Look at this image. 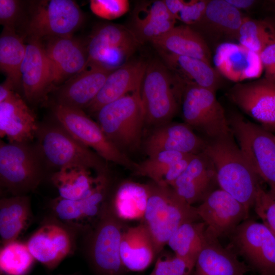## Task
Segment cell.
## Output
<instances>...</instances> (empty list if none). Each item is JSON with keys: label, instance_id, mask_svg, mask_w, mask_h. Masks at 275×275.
<instances>
[{"label": "cell", "instance_id": "obj_1", "mask_svg": "<svg viewBox=\"0 0 275 275\" xmlns=\"http://www.w3.org/2000/svg\"><path fill=\"white\" fill-rule=\"evenodd\" d=\"M204 152L213 164L219 188L250 211L254 206L259 189L262 187L261 180L250 167L232 131L206 140Z\"/></svg>", "mask_w": 275, "mask_h": 275}, {"label": "cell", "instance_id": "obj_2", "mask_svg": "<svg viewBox=\"0 0 275 275\" xmlns=\"http://www.w3.org/2000/svg\"><path fill=\"white\" fill-rule=\"evenodd\" d=\"M148 199L144 222L152 237L157 255L181 225L200 219L197 208L187 203L169 186L147 184Z\"/></svg>", "mask_w": 275, "mask_h": 275}, {"label": "cell", "instance_id": "obj_3", "mask_svg": "<svg viewBox=\"0 0 275 275\" xmlns=\"http://www.w3.org/2000/svg\"><path fill=\"white\" fill-rule=\"evenodd\" d=\"M35 145L45 165L56 168L78 165L107 173L106 161L75 139L57 121L39 124Z\"/></svg>", "mask_w": 275, "mask_h": 275}, {"label": "cell", "instance_id": "obj_4", "mask_svg": "<svg viewBox=\"0 0 275 275\" xmlns=\"http://www.w3.org/2000/svg\"><path fill=\"white\" fill-rule=\"evenodd\" d=\"M96 115L107 138L121 151L127 155L140 148L146 123L141 90L105 105Z\"/></svg>", "mask_w": 275, "mask_h": 275}, {"label": "cell", "instance_id": "obj_5", "mask_svg": "<svg viewBox=\"0 0 275 275\" xmlns=\"http://www.w3.org/2000/svg\"><path fill=\"white\" fill-rule=\"evenodd\" d=\"M184 87L163 63L153 60L147 63L141 88L145 123L156 127L170 123Z\"/></svg>", "mask_w": 275, "mask_h": 275}, {"label": "cell", "instance_id": "obj_6", "mask_svg": "<svg viewBox=\"0 0 275 275\" xmlns=\"http://www.w3.org/2000/svg\"><path fill=\"white\" fill-rule=\"evenodd\" d=\"M45 166L35 145L1 141V187L12 196L34 190L43 178Z\"/></svg>", "mask_w": 275, "mask_h": 275}, {"label": "cell", "instance_id": "obj_7", "mask_svg": "<svg viewBox=\"0 0 275 275\" xmlns=\"http://www.w3.org/2000/svg\"><path fill=\"white\" fill-rule=\"evenodd\" d=\"M229 126L253 170L275 193V135L236 112L227 116Z\"/></svg>", "mask_w": 275, "mask_h": 275}, {"label": "cell", "instance_id": "obj_8", "mask_svg": "<svg viewBox=\"0 0 275 275\" xmlns=\"http://www.w3.org/2000/svg\"><path fill=\"white\" fill-rule=\"evenodd\" d=\"M52 112L56 121L104 160L136 172L138 163L118 149L107 138L98 123L91 119L84 110L54 103Z\"/></svg>", "mask_w": 275, "mask_h": 275}, {"label": "cell", "instance_id": "obj_9", "mask_svg": "<svg viewBox=\"0 0 275 275\" xmlns=\"http://www.w3.org/2000/svg\"><path fill=\"white\" fill-rule=\"evenodd\" d=\"M124 229L111 204L105 202L91 235L88 258L96 275H124L120 255Z\"/></svg>", "mask_w": 275, "mask_h": 275}, {"label": "cell", "instance_id": "obj_10", "mask_svg": "<svg viewBox=\"0 0 275 275\" xmlns=\"http://www.w3.org/2000/svg\"><path fill=\"white\" fill-rule=\"evenodd\" d=\"M181 103L185 123L203 133L206 140L231 132L227 116L215 92L194 84L185 85Z\"/></svg>", "mask_w": 275, "mask_h": 275}, {"label": "cell", "instance_id": "obj_11", "mask_svg": "<svg viewBox=\"0 0 275 275\" xmlns=\"http://www.w3.org/2000/svg\"><path fill=\"white\" fill-rule=\"evenodd\" d=\"M229 248L259 275H275V236L262 223L247 218L229 236Z\"/></svg>", "mask_w": 275, "mask_h": 275}, {"label": "cell", "instance_id": "obj_12", "mask_svg": "<svg viewBox=\"0 0 275 275\" xmlns=\"http://www.w3.org/2000/svg\"><path fill=\"white\" fill-rule=\"evenodd\" d=\"M140 43L133 32L124 26L100 24L93 30L87 46V68L98 64L114 70L128 62Z\"/></svg>", "mask_w": 275, "mask_h": 275}, {"label": "cell", "instance_id": "obj_13", "mask_svg": "<svg viewBox=\"0 0 275 275\" xmlns=\"http://www.w3.org/2000/svg\"><path fill=\"white\" fill-rule=\"evenodd\" d=\"M84 15L72 0L43 1L33 11L27 31L31 37L72 36L81 25Z\"/></svg>", "mask_w": 275, "mask_h": 275}, {"label": "cell", "instance_id": "obj_14", "mask_svg": "<svg viewBox=\"0 0 275 275\" xmlns=\"http://www.w3.org/2000/svg\"><path fill=\"white\" fill-rule=\"evenodd\" d=\"M196 208L200 219L205 225L206 234L218 239L229 237L249 218V211L220 188L209 193Z\"/></svg>", "mask_w": 275, "mask_h": 275}, {"label": "cell", "instance_id": "obj_15", "mask_svg": "<svg viewBox=\"0 0 275 275\" xmlns=\"http://www.w3.org/2000/svg\"><path fill=\"white\" fill-rule=\"evenodd\" d=\"M227 96L263 127L275 129V83L265 78L236 83L229 90Z\"/></svg>", "mask_w": 275, "mask_h": 275}, {"label": "cell", "instance_id": "obj_16", "mask_svg": "<svg viewBox=\"0 0 275 275\" xmlns=\"http://www.w3.org/2000/svg\"><path fill=\"white\" fill-rule=\"evenodd\" d=\"M21 76L23 92L30 102L43 101L53 89L50 62L40 39L31 37L26 44Z\"/></svg>", "mask_w": 275, "mask_h": 275}, {"label": "cell", "instance_id": "obj_17", "mask_svg": "<svg viewBox=\"0 0 275 275\" xmlns=\"http://www.w3.org/2000/svg\"><path fill=\"white\" fill-rule=\"evenodd\" d=\"M44 46L52 72L53 88L86 70L87 46L72 36L51 37Z\"/></svg>", "mask_w": 275, "mask_h": 275}, {"label": "cell", "instance_id": "obj_18", "mask_svg": "<svg viewBox=\"0 0 275 275\" xmlns=\"http://www.w3.org/2000/svg\"><path fill=\"white\" fill-rule=\"evenodd\" d=\"M113 71L100 65H90L57 88L54 103L84 110L96 98Z\"/></svg>", "mask_w": 275, "mask_h": 275}, {"label": "cell", "instance_id": "obj_19", "mask_svg": "<svg viewBox=\"0 0 275 275\" xmlns=\"http://www.w3.org/2000/svg\"><path fill=\"white\" fill-rule=\"evenodd\" d=\"M213 62L221 75L236 83L258 78L263 71L260 54L239 43L220 44L216 49Z\"/></svg>", "mask_w": 275, "mask_h": 275}, {"label": "cell", "instance_id": "obj_20", "mask_svg": "<svg viewBox=\"0 0 275 275\" xmlns=\"http://www.w3.org/2000/svg\"><path fill=\"white\" fill-rule=\"evenodd\" d=\"M36 117L24 100L15 92L0 102V136L9 142L30 143L39 128Z\"/></svg>", "mask_w": 275, "mask_h": 275}, {"label": "cell", "instance_id": "obj_21", "mask_svg": "<svg viewBox=\"0 0 275 275\" xmlns=\"http://www.w3.org/2000/svg\"><path fill=\"white\" fill-rule=\"evenodd\" d=\"M206 140L198 136L188 125L168 123L157 127L145 143L148 156L163 151L198 154L204 151Z\"/></svg>", "mask_w": 275, "mask_h": 275}, {"label": "cell", "instance_id": "obj_22", "mask_svg": "<svg viewBox=\"0 0 275 275\" xmlns=\"http://www.w3.org/2000/svg\"><path fill=\"white\" fill-rule=\"evenodd\" d=\"M147 65L142 60L132 61L113 71L96 98L85 109L96 114L105 105L140 90Z\"/></svg>", "mask_w": 275, "mask_h": 275}, {"label": "cell", "instance_id": "obj_23", "mask_svg": "<svg viewBox=\"0 0 275 275\" xmlns=\"http://www.w3.org/2000/svg\"><path fill=\"white\" fill-rule=\"evenodd\" d=\"M26 244L34 259L49 269L59 264L72 248L69 233L56 224L42 226L31 236Z\"/></svg>", "mask_w": 275, "mask_h": 275}, {"label": "cell", "instance_id": "obj_24", "mask_svg": "<svg viewBox=\"0 0 275 275\" xmlns=\"http://www.w3.org/2000/svg\"><path fill=\"white\" fill-rule=\"evenodd\" d=\"M206 242L199 253L191 275H244L251 270L218 238L206 233Z\"/></svg>", "mask_w": 275, "mask_h": 275}, {"label": "cell", "instance_id": "obj_25", "mask_svg": "<svg viewBox=\"0 0 275 275\" xmlns=\"http://www.w3.org/2000/svg\"><path fill=\"white\" fill-rule=\"evenodd\" d=\"M164 64L184 85L194 84L216 92L220 74L215 68L200 59L158 50Z\"/></svg>", "mask_w": 275, "mask_h": 275}, {"label": "cell", "instance_id": "obj_26", "mask_svg": "<svg viewBox=\"0 0 275 275\" xmlns=\"http://www.w3.org/2000/svg\"><path fill=\"white\" fill-rule=\"evenodd\" d=\"M120 255L126 269L133 271L146 269L157 255L150 232L144 222L123 230Z\"/></svg>", "mask_w": 275, "mask_h": 275}, {"label": "cell", "instance_id": "obj_27", "mask_svg": "<svg viewBox=\"0 0 275 275\" xmlns=\"http://www.w3.org/2000/svg\"><path fill=\"white\" fill-rule=\"evenodd\" d=\"M152 43L157 50L200 59L211 64V53L206 42L192 26H175Z\"/></svg>", "mask_w": 275, "mask_h": 275}, {"label": "cell", "instance_id": "obj_28", "mask_svg": "<svg viewBox=\"0 0 275 275\" xmlns=\"http://www.w3.org/2000/svg\"><path fill=\"white\" fill-rule=\"evenodd\" d=\"M132 18V31L140 42H152L175 26L176 19L170 13L164 1L141 4L135 10Z\"/></svg>", "mask_w": 275, "mask_h": 275}, {"label": "cell", "instance_id": "obj_29", "mask_svg": "<svg viewBox=\"0 0 275 275\" xmlns=\"http://www.w3.org/2000/svg\"><path fill=\"white\" fill-rule=\"evenodd\" d=\"M244 17L226 0L208 1L205 14L195 25L216 39L238 38Z\"/></svg>", "mask_w": 275, "mask_h": 275}, {"label": "cell", "instance_id": "obj_30", "mask_svg": "<svg viewBox=\"0 0 275 275\" xmlns=\"http://www.w3.org/2000/svg\"><path fill=\"white\" fill-rule=\"evenodd\" d=\"M32 214L28 195L12 196L0 201V237L2 245L16 241Z\"/></svg>", "mask_w": 275, "mask_h": 275}, {"label": "cell", "instance_id": "obj_31", "mask_svg": "<svg viewBox=\"0 0 275 275\" xmlns=\"http://www.w3.org/2000/svg\"><path fill=\"white\" fill-rule=\"evenodd\" d=\"M90 169L81 166L70 165L56 170L50 179L57 189L59 197L69 200L81 199L95 187L99 174L94 177Z\"/></svg>", "mask_w": 275, "mask_h": 275}, {"label": "cell", "instance_id": "obj_32", "mask_svg": "<svg viewBox=\"0 0 275 275\" xmlns=\"http://www.w3.org/2000/svg\"><path fill=\"white\" fill-rule=\"evenodd\" d=\"M148 199L147 184L126 181L119 186L111 204L120 219H144Z\"/></svg>", "mask_w": 275, "mask_h": 275}, {"label": "cell", "instance_id": "obj_33", "mask_svg": "<svg viewBox=\"0 0 275 275\" xmlns=\"http://www.w3.org/2000/svg\"><path fill=\"white\" fill-rule=\"evenodd\" d=\"M26 44L15 30L4 28L0 36V68L15 88L21 86V67Z\"/></svg>", "mask_w": 275, "mask_h": 275}, {"label": "cell", "instance_id": "obj_34", "mask_svg": "<svg viewBox=\"0 0 275 275\" xmlns=\"http://www.w3.org/2000/svg\"><path fill=\"white\" fill-rule=\"evenodd\" d=\"M206 239L205 224L196 221L186 223L179 227L171 235L167 244L175 255L195 266Z\"/></svg>", "mask_w": 275, "mask_h": 275}, {"label": "cell", "instance_id": "obj_35", "mask_svg": "<svg viewBox=\"0 0 275 275\" xmlns=\"http://www.w3.org/2000/svg\"><path fill=\"white\" fill-rule=\"evenodd\" d=\"M275 38V26L265 20L244 17L240 28L239 43L260 54L264 48Z\"/></svg>", "mask_w": 275, "mask_h": 275}, {"label": "cell", "instance_id": "obj_36", "mask_svg": "<svg viewBox=\"0 0 275 275\" xmlns=\"http://www.w3.org/2000/svg\"><path fill=\"white\" fill-rule=\"evenodd\" d=\"M35 259L26 244L14 241L3 246L0 252V269L5 275H25Z\"/></svg>", "mask_w": 275, "mask_h": 275}, {"label": "cell", "instance_id": "obj_37", "mask_svg": "<svg viewBox=\"0 0 275 275\" xmlns=\"http://www.w3.org/2000/svg\"><path fill=\"white\" fill-rule=\"evenodd\" d=\"M187 154L175 151L159 152L149 156L144 161L138 163L135 173L147 177L152 182L161 185L163 177L171 166Z\"/></svg>", "mask_w": 275, "mask_h": 275}, {"label": "cell", "instance_id": "obj_38", "mask_svg": "<svg viewBox=\"0 0 275 275\" xmlns=\"http://www.w3.org/2000/svg\"><path fill=\"white\" fill-rule=\"evenodd\" d=\"M215 182H217L216 175L187 182L173 188L178 195L193 205L197 202L203 201L213 190L212 186Z\"/></svg>", "mask_w": 275, "mask_h": 275}, {"label": "cell", "instance_id": "obj_39", "mask_svg": "<svg viewBox=\"0 0 275 275\" xmlns=\"http://www.w3.org/2000/svg\"><path fill=\"white\" fill-rule=\"evenodd\" d=\"M253 207L262 223L275 236V193L261 187Z\"/></svg>", "mask_w": 275, "mask_h": 275}, {"label": "cell", "instance_id": "obj_40", "mask_svg": "<svg viewBox=\"0 0 275 275\" xmlns=\"http://www.w3.org/2000/svg\"><path fill=\"white\" fill-rule=\"evenodd\" d=\"M195 266L175 254L160 256L150 273L152 275H191Z\"/></svg>", "mask_w": 275, "mask_h": 275}, {"label": "cell", "instance_id": "obj_41", "mask_svg": "<svg viewBox=\"0 0 275 275\" xmlns=\"http://www.w3.org/2000/svg\"><path fill=\"white\" fill-rule=\"evenodd\" d=\"M51 206L55 215L62 222L79 227L83 226L77 200L59 197L51 201Z\"/></svg>", "mask_w": 275, "mask_h": 275}, {"label": "cell", "instance_id": "obj_42", "mask_svg": "<svg viewBox=\"0 0 275 275\" xmlns=\"http://www.w3.org/2000/svg\"><path fill=\"white\" fill-rule=\"evenodd\" d=\"M90 8L96 16L105 19L113 20L127 12L129 3L127 0H91Z\"/></svg>", "mask_w": 275, "mask_h": 275}, {"label": "cell", "instance_id": "obj_43", "mask_svg": "<svg viewBox=\"0 0 275 275\" xmlns=\"http://www.w3.org/2000/svg\"><path fill=\"white\" fill-rule=\"evenodd\" d=\"M208 1H183L181 8L176 17L185 25L194 26L203 18Z\"/></svg>", "mask_w": 275, "mask_h": 275}, {"label": "cell", "instance_id": "obj_44", "mask_svg": "<svg viewBox=\"0 0 275 275\" xmlns=\"http://www.w3.org/2000/svg\"><path fill=\"white\" fill-rule=\"evenodd\" d=\"M21 8V2L19 1L0 0V23L4 28L15 30Z\"/></svg>", "mask_w": 275, "mask_h": 275}, {"label": "cell", "instance_id": "obj_45", "mask_svg": "<svg viewBox=\"0 0 275 275\" xmlns=\"http://www.w3.org/2000/svg\"><path fill=\"white\" fill-rule=\"evenodd\" d=\"M264 71V78L275 83V38L260 53Z\"/></svg>", "mask_w": 275, "mask_h": 275}, {"label": "cell", "instance_id": "obj_46", "mask_svg": "<svg viewBox=\"0 0 275 275\" xmlns=\"http://www.w3.org/2000/svg\"><path fill=\"white\" fill-rule=\"evenodd\" d=\"M195 154H188L171 166L164 175L161 186H172L176 179L184 172Z\"/></svg>", "mask_w": 275, "mask_h": 275}, {"label": "cell", "instance_id": "obj_47", "mask_svg": "<svg viewBox=\"0 0 275 275\" xmlns=\"http://www.w3.org/2000/svg\"><path fill=\"white\" fill-rule=\"evenodd\" d=\"M15 86L8 79L3 82L0 85V102H2L12 96L14 93Z\"/></svg>", "mask_w": 275, "mask_h": 275}, {"label": "cell", "instance_id": "obj_48", "mask_svg": "<svg viewBox=\"0 0 275 275\" xmlns=\"http://www.w3.org/2000/svg\"><path fill=\"white\" fill-rule=\"evenodd\" d=\"M230 4L241 12L251 9L257 3L254 0H226Z\"/></svg>", "mask_w": 275, "mask_h": 275}, {"label": "cell", "instance_id": "obj_49", "mask_svg": "<svg viewBox=\"0 0 275 275\" xmlns=\"http://www.w3.org/2000/svg\"><path fill=\"white\" fill-rule=\"evenodd\" d=\"M272 9L273 11L275 14V1H272Z\"/></svg>", "mask_w": 275, "mask_h": 275}, {"label": "cell", "instance_id": "obj_50", "mask_svg": "<svg viewBox=\"0 0 275 275\" xmlns=\"http://www.w3.org/2000/svg\"><path fill=\"white\" fill-rule=\"evenodd\" d=\"M150 275H152V274H150Z\"/></svg>", "mask_w": 275, "mask_h": 275}]
</instances>
